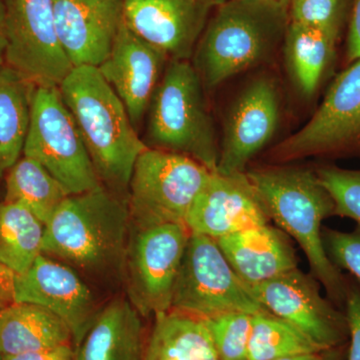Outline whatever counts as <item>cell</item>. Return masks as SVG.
Masks as SVG:
<instances>
[{
  "mask_svg": "<svg viewBox=\"0 0 360 360\" xmlns=\"http://www.w3.org/2000/svg\"><path fill=\"white\" fill-rule=\"evenodd\" d=\"M360 135V58L340 73L321 108L300 131L274 149L277 161L331 153Z\"/></svg>",
  "mask_w": 360,
  "mask_h": 360,
  "instance_id": "12",
  "label": "cell"
},
{
  "mask_svg": "<svg viewBox=\"0 0 360 360\" xmlns=\"http://www.w3.org/2000/svg\"><path fill=\"white\" fill-rule=\"evenodd\" d=\"M35 87L8 65L0 70V177L23 153Z\"/></svg>",
  "mask_w": 360,
  "mask_h": 360,
  "instance_id": "24",
  "label": "cell"
},
{
  "mask_svg": "<svg viewBox=\"0 0 360 360\" xmlns=\"http://www.w3.org/2000/svg\"><path fill=\"white\" fill-rule=\"evenodd\" d=\"M224 0H122L123 21L172 60L193 56L210 13Z\"/></svg>",
  "mask_w": 360,
  "mask_h": 360,
  "instance_id": "13",
  "label": "cell"
},
{
  "mask_svg": "<svg viewBox=\"0 0 360 360\" xmlns=\"http://www.w3.org/2000/svg\"><path fill=\"white\" fill-rule=\"evenodd\" d=\"M322 240L333 264L347 270L360 283V225L352 231L322 229Z\"/></svg>",
  "mask_w": 360,
  "mask_h": 360,
  "instance_id": "30",
  "label": "cell"
},
{
  "mask_svg": "<svg viewBox=\"0 0 360 360\" xmlns=\"http://www.w3.org/2000/svg\"><path fill=\"white\" fill-rule=\"evenodd\" d=\"M250 180L243 174L212 172L194 200L186 219L191 233L215 239L269 224Z\"/></svg>",
  "mask_w": 360,
  "mask_h": 360,
  "instance_id": "16",
  "label": "cell"
},
{
  "mask_svg": "<svg viewBox=\"0 0 360 360\" xmlns=\"http://www.w3.org/2000/svg\"><path fill=\"white\" fill-rule=\"evenodd\" d=\"M172 309L203 321L236 312H269L232 269L217 240L195 233L187 241Z\"/></svg>",
  "mask_w": 360,
  "mask_h": 360,
  "instance_id": "8",
  "label": "cell"
},
{
  "mask_svg": "<svg viewBox=\"0 0 360 360\" xmlns=\"http://www.w3.org/2000/svg\"><path fill=\"white\" fill-rule=\"evenodd\" d=\"M68 345H73L70 328L49 310L26 302H11L0 310V355Z\"/></svg>",
  "mask_w": 360,
  "mask_h": 360,
  "instance_id": "21",
  "label": "cell"
},
{
  "mask_svg": "<svg viewBox=\"0 0 360 360\" xmlns=\"http://www.w3.org/2000/svg\"><path fill=\"white\" fill-rule=\"evenodd\" d=\"M348 345L349 342L341 347L329 348L321 352L291 355V356L276 360H347Z\"/></svg>",
  "mask_w": 360,
  "mask_h": 360,
  "instance_id": "35",
  "label": "cell"
},
{
  "mask_svg": "<svg viewBox=\"0 0 360 360\" xmlns=\"http://www.w3.org/2000/svg\"><path fill=\"white\" fill-rule=\"evenodd\" d=\"M276 1L281 2V4H285V6H290V0H276Z\"/></svg>",
  "mask_w": 360,
  "mask_h": 360,
  "instance_id": "37",
  "label": "cell"
},
{
  "mask_svg": "<svg viewBox=\"0 0 360 360\" xmlns=\"http://www.w3.org/2000/svg\"><path fill=\"white\" fill-rule=\"evenodd\" d=\"M321 350L324 349L276 315H253L248 360H276Z\"/></svg>",
  "mask_w": 360,
  "mask_h": 360,
  "instance_id": "27",
  "label": "cell"
},
{
  "mask_svg": "<svg viewBox=\"0 0 360 360\" xmlns=\"http://www.w3.org/2000/svg\"><path fill=\"white\" fill-rule=\"evenodd\" d=\"M6 6L4 0H0V70L6 63Z\"/></svg>",
  "mask_w": 360,
  "mask_h": 360,
  "instance_id": "36",
  "label": "cell"
},
{
  "mask_svg": "<svg viewBox=\"0 0 360 360\" xmlns=\"http://www.w3.org/2000/svg\"><path fill=\"white\" fill-rule=\"evenodd\" d=\"M2 307H4V305L1 304V300H0V310H1Z\"/></svg>",
  "mask_w": 360,
  "mask_h": 360,
  "instance_id": "38",
  "label": "cell"
},
{
  "mask_svg": "<svg viewBox=\"0 0 360 360\" xmlns=\"http://www.w3.org/2000/svg\"><path fill=\"white\" fill-rule=\"evenodd\" d=\"M245 174L269 219L297 241L328 300L345 310L347 276L329 259L322 240V222L335 217V201L316 172L281 167Z\"/></svg>",
  "mask_w": 360,
  "mask_h": 360,
  "instance_id": "1",
  "label": "cell"
},
{
  "mask_svg": "<svg viewBox=\"0 0 360 360\" xmlns=\"http://www.w3.org/2000/svg\"><path fill=\"white\" fill-rule=\"evenodd\" d=\"M61 46L73 68H98L123 21L122 0H52Z\"/></svg>",
  "mask_w": 360,
  "mask_h": 360,
  "instance_id": "17",
  "label": "cell"
},
{
  "mask_svg": "<svg viewBox=\"0 0 360 360\" xmlns=\"http://www.w3.org/2000/svg\"><path fill=\"white\" fill-rule=\"evenodd\" d=\"M58 89L103 186L129 191L135 162L148 146L124 104L94 66L73 68Z\"/></svg>",
  "mask_w": 360,
  "mask_h": 360,
  "instance_id": "2",
  "label": "cell"
},
{
  "mask_svg": "<svg viewBox=\"0 0 360 360\" xmlns=\"http://www.w3.org/2000/svg\"><path fill=\"white\" fill-rule=\"evenodd\" d=\"M345 0H290V20L338 33Z\"/></svg>",
  "mask_w": 360,
  "mask_h": 360,
  "instance_id": "31",
  "label": "cell"
},
{
  "mask_svg": "<svg viewBox=\"0 0 360 360\" xmlns=\"http://www.w3.org/2000/svg\"><path fill=\"white\" fill-rule=\"evenodd\" d=\"M23 156L39 162L68 195L103 186L58 87H35Z\"/></svg>",
  "mask_w": 360,
  "mask_h": 360,
  "instance_id": "7",
  "label": "cell"
},
{
  "mask_svg": "<svg viewBox=\"0 0 360 360\" xmlns=\"http://www.w3.org/2000/svg\"><path fill=\"white\" fill-rule=\"evenodd\" d=\"M141 319L129 300H112L97 312L75 360H142L148 338Z\"/></svg>",
  "mask_w": 360,
  "mask_h": 360,
  "instance_id": "20",
  "label": "cell"
},
{
  "mask_svg": "<svg viewBox=\"0 0 360 360\" xmlns=\"http://www.w3.org/2000/svg\"><path fill=\"white\" fill-rule=\"evenodd\" d=\"M0 360H75V348L73 345L37 350L14 355H0Z\"/></svg>",
  "mask_w": 360,
  "mask_h": 360,
  "instance_id": "33",
  "label": "cell"
},
{
  "mask_svg": "<svg viewBox=\"0 0 360 360\" xmlns=\"http://www.w3.org/2000/svg\"><path fill=\"white\" fill-rule=\"evenodd\" d=\"M167 60L165 53L134 34L122 21L110 56L97 68L124 104L136 130L148 113Z\"/></svg>",
  "mask_w": 360,
  "mask_h": 360,
  "instance_id": "18",
  "label": "cell"
},
{
  "mask_svg": "<svg viewBox=\"0 0 360 360\" xmlns=\"http://www.w3.org/2000/svg\"><path fill=\"white\" fill-rule=\"evenodd\" d=\"M189 236L184 224L130 229L123 270L129 300L142 317L156 316L172 309Z\"/></svg>",
  "mask_w": 360,
  "mask_h": 360,
  "instance_id": "9",
  "label": "cell"
},
{
  "mask_svg": "<svg viewBox=\"0 0 360 360\" xmlns=\"http://www.w3.org/2000/svg\"><path fill=\"white\" fill-rule=\"evenodd\" d=\"M288 7L276 0H229L217 7L193 54L203 87L215 89L271 56L290 23Z\"/></svg>",
  "mask_w": 360,
  "mask_h": 360,
  "instance_id": "4",
  "label": "cell"
},
{
  "mask_svg": "<svg viewBox=\"0 0 360 360\" xmlns=\"http://www.w3.org/2000/svg\"><path fill=\"white\" fill-rule=\"evenodd\" d=\"M279 96L274 80L260 77L234 101L225 123L215 172L243 174L251 158L266 146L278 127Z\"/></svg>",
  "mask_w": 360,
  "mask_h": 360,
  "instance_id": "15",
  "label": "cell"
},
{
  "mask_svg": "<svg viewBox=\"0 0 360 360\" xmlns=\"http://www.w3.org/2000/svg\"><path fill=\"white\" fill-rule=\"evenodd\" d=\"M11 300L39 305L58 315L70 328L75 348L98 312L91 290L75 269L45 255L23 274H14Z\"/></svg>",
  "mask_w": 360,
  "mask_h": 360,
  "instance_id": "14",
  "label": "cell"
},
{
  "mask_svg": "<svg viewBox=\"0 0 360 360\" xmlns=\"http://www.w3.org/2000/svg\"><path fill=\"white\" fill-rule=\"evenodd\" d=\"M212 172L189 156L146 148L137 158L129 182L131 226L186 224L194 200Z\"/></svg>",
  "mask_w": 360,
  "mask_h": 360,
  "instance_id": "6",
  "label": "cell"
},
{
  "mask_svg": "<svg viewBox=\"0 0 360 360\" xmlns=\"http://www.w3.org/2000/svg\"><path fill=\"white\" fill-rule=\"evenodd\" d=\"M68 196L58 180L32 158L22 156L7 172L4 201L25 206L44 225Z\"/></svg>",
  "mask_w": 360,
  "mask_h": 360,
  "instance_id": "25",
  "label": "cell"
},
{
  "mask_svg": "<svg viewBox=\"0 0 360 360\" xmlns=\"http://www.w3.org/2000/svg\"><path fill=\"white\" fill-rule=\"evenodd\" d=\"M44 224L25 206L0 203V265L20 274L42 255Z\"/></svg>",
  "mask_w": 360,
  "mask_h": 360,
  "instance_id": "26",
  "label": "cell"
},
{
  "mask_svg": "<svg viewBox=\"0 0 360 360\" xmlns=\"http://www.w3.org/2000/svg\"><path fill=\"white\" fill-rule=\"evenodd\" d=\"M252 316L236 312L205 319L219 360H248Z\"/></svg>",
  "mask_w": 360,
  "mask_h": 360,
  "instance_id": "28",
  "label": "cell"
},
{
  "mask_svg": "<svg viewBox=\"0 0 360 360\" xmlns=\"http://www.w3.org/2000/svg\"><path fill=\"white\" fill-rule=\"evenodd\" d=\"M315 172L335 201V217H347L360 225V170L326 165Z\"/></svg>",
  "mask_w": 360,
  "mask_h": 360,
  "instance_id": "29",
  "label": "cell"
},
{
  "mask_svg": "<svg viewBox=\"0 0 360 360\" xmlns=\"http://www.w3.org/2000/svg\"><path fill=\"white\" fill-rule=\"evenodd\" d=\"M4 1L6 65L37 87H59L75 68L59 41L52 0Z\"/></svg>",
  "mask_w": 360,
  "mask_h": 360,
  "instance_id": "10",
  "label": "cell"
},
{
  "mask_svg": "<svg viewBox=\"0 0 360 360\" xmlns=\"http://www.w3.org/2000/svg\"><path fill=\"white\" fill-rule=\"evenodd\" d=\"M345 311L349 326L347 360H360V284L347 277Z\"/></svg>",
  "mask_w": 360,
  "mask_h": 360,
  "instance_id": "32",
  "label": "cell"
},
{
  "mask_svg": "<svg viewBox=\"0 0 360 360\" xmlns=\"http://www.w3.org/2000/svg\"><path fill=\"white\" fill-rule=\"evenodd\" d=\"M155 317L142 360H219L203 319L172 309Z\"/></svg>",
  "mask_w": 360,
  "mask_h": 360,
  "instance_id": "22",
  "label": "cell"
},
{
  "mask_svg": "<svg viewBox=\"0 0 360 360\" xmlns=\"http://www.w3.org/2000/svg\"><path fill=\"white\" fill-rule=\"evenodd\" d=\"M129 203L104 186L68 195L44 225L42 255L92 276L123 270Z\"/></svg>",
  "mask_w": 360,
  "mask_h": 360,
  "instance_id": "3",
  "label": "cell"
},
{
  "mask_svg": "<svg viewBox=\"0 0 360 360\" xmlns=\"http://www.w3.org/2000/svg\"><path fill=\"white\" fill-rule=\"evenodd\" d=\"M148 148L179 153L217 170L220 149L198 71L186 60H172L148 110Z\"/></svg>",
  "mask_w": 360,
  "mask_h": 360,
  "instance_id": "5",
  "label": "cell"
},
{
  "mask_svg": "<svg viewBox=\"0 0 360 360\" xmlns=\"http://www.w3.org/2000/svg\"><path fill=\"white\" fill-rule=\"evenodd\" d=\"M347 58L356 61L360 58V0H354L347 39Z\"/></svg>",
  "mask_w": 360,
  "mask_h": 360,
  "instance_id": "34",
  "label": "cell"
},
{
  "mask_svg": "<svg viewBox=\"0 0 360 360\" xmlns=\"http://www.w3.org/2000/svg\"><path fill=\"white\" fill-rule=\"evenodd\" d=\"M232 269L248 285H255L297 269V257L286 233L269 224L217 239Z\"/></svg>",
  "mask_w": 360,
  "mask_h": 360,
  "instance_id": "19",
  "label": "cell"
},
{
  "mask_svg": "<svg viewBox=\"0 0 360 360\" xmlns=\"http://www.w3.org/2000/svg\"><path fill=\"white\" fill-rule=\"evenodd\" d=\"M338 33L290 20L284 34L286 68L296 89L310 97L319 89L335 52Z\"/></svg>",
  "mask_w": 360,
  "mask_h": 360,
  "instance_id": "23",
  "label": "cell"
},
{
  "mask_svg": "<svg viewBox=\"0 0 360 360\" xmlns=\"http://www.w3.org/2000/svg\"><path fill=\"white\" fill-rule=\"evenodd\" d=\"M248 288L267 311L288 321L323 349L349 342L345 310L321 295L314 276L295 269Z\"/></svg>",
  "mask_w": 360,
  "mask_h": 360,
  "instance_id": "11",
  "label": "cell"
}]
</instances>
